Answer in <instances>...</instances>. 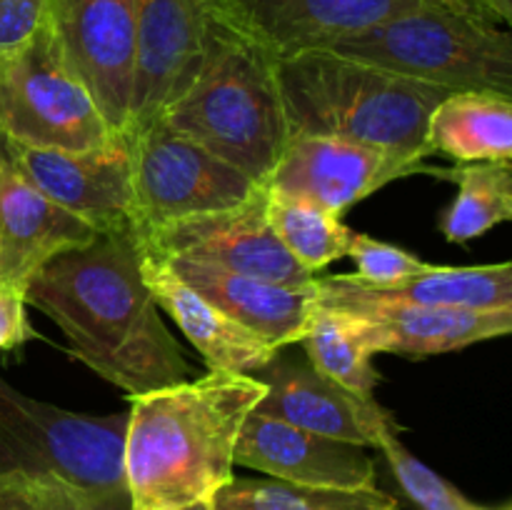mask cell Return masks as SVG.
Listing matches in <instances>:
<instances>
[{
	"instance_id": "8fae6325",
	"label": "cell",
	"mask_w": 512,
	"mask_h": 510,
	"mask_svg": "<svg viewBox=\"0 0 512 510\" xmlns=\"http://www.w3.org/2000/svg\"><path fill=\"white\" fill-rule=\"evenodd\" d=\"M8 163L55 205L98 230L100 235L130 230L133 183L125 135L105 148L55 150L0 140Z\"/></svg>"
},
{
	"instance_id": "8992f818",
	"label": "cell",
	"mask_w": 512,
	"mask_h": 510,
	"mask_svg": "<svg viewBox=\"0 0 512 510\" xmlns=\"http://www.w3.org/2000/svg\"><path fill=\"white\" fill-rule=\"evenodd\" d=\"M120 138L65 58L48 18L0 53V140L28 148L95 150Z\"/></svg>"
},
{
	"instance_id": "1f68e13d",
	"label": "cell",
	"mask_w": 512,
	"mask_h": 510,
	"mask_svg": "<svg viewBox=\"0 0 512 510\" xmlns=\"http://www.w3.org/2000/svg\"><path fill=\"white\" fill-rule=\"evenodd\" d=\"M5 165V150H3V143H0V168Z\"/></svg>"
},
{
	"instance_id": "ffe728a7",
	"label": "cell",
	"mask_w": 512,
	"mask_h": 510,
	"mask_svg": "<svg viewBox=\"0 0 512 510\" xmlns=\"http://www.w3.org/2000/svg\"><path fill=\"white\" fill-rule=\"evenodd\" d=\"M428 150L458 163L512 160V100L495 90H455L428 118Z\"/></svg>"
},
{
	"instance_id": "3957f363",
	"label": "cell",
	"mask_w": 512,
	"mask_h": 510,
	"mask_svg": "<svg viewBox=\"0 0 512 510\" xmlns=\"http://www.w3.org/2000/svg\"><path fill=\"white\" fill-rule=\"evenodd\" d=\"M275 80L290 135L353 140L418 163L430 155V113L450 93L333 50L275 58Z\"/></svg>"
},
{
	"instance_id": "5b68a950",
	"label": "cell",
	"mask_w": 512,
	"mask_h": 510,
	"mask_svg": "<svg viewBox=\"0 0 512 510\" xmlns=\"http://www.w3.org/2000/svg\"><path fill=\"white\" fill-rule=\"evenodd\" d=\"M320 50L450 90L512 95L510 28L445 0H423L358 35Z\"/></svg>"
},
{
	"instance_id": "4dcf8cb0",
	"label": "cell",
	"mask_w": 512,
	"mask_h": 510,
	"mask_svg": "<svg viewBox=\"0 0 512 510\" xmlns=\"http://www.w3.org/2000/svg\"><path fill=\"white\" fill-rule=\"evenodd\" d=\"M178 510H215V505H213V500H203V503L185 505V508H178Z\"/></svg>"
},
{
	"instance_id": "7c38bea8",
	"label": "cell",
	"mask_w": 512,
	"mask_h": 510,
	"mask_svg": "<svg viewBox=\"0 0 512 510\" xmlns=\"http://www.w3.org/2000/svg\"><path fill=\"white\" fill-rule=\"evenodd\" d=\"M415 173H435V168L353 140L290 135L265 185L340 218L368 195Z\"/></svg>"
},
{
	"instance_id": "52a82bcc",
	"label": "cell",
	"mask_w": 512,
	"mask_h": 510,
	"mask_svg": "<svg viewBox=\"0 0 512 510\" xmlns=\"http://www.w3.org/2000/svg\"><path fill=\"white\" fill-rule=\"evenodd\" d=\"M123 135L130 153L133 235L188 215L235 208L263 188L158 118L130 125Z\"/></svg>"
},
{
	"instance_id": "484cf974",
	"label": "cell",
	"mask_w": 512,
	"mask_h": 510,
	"mask_svg": "<svg viewBox=\"0 0 512 510\" xmlns=\"http://www.w3.org/2000/svg\"><path fill=\"white\" fill-rule=\"evenodd\" d=\"M0 510H130V500L93 493L58 475L0 470Z\"/></svg>"
},
{
	"instance_id": "30bf717a",
	"label": "cell",
	"mask_w": 512,
	"mask_h": 510,
	"mask_svg": "<svg viewBox=\"0 0 512 510\" xmlns=\"http://www.w3.org/2000/svg\"><path fill=\"white\" fill-rule=\"evenodd\" d=\"M48 23L103 118L125 133L135 78V0H48Z\"/></svg>"
},
{
	"instance_id": "5bb4252c",
	"label": "cell",
	"mask_w": 512,
	"mask_h": 510,
	"mask_svg": "<svg viewBox=\"0 0 512 510\" xmlns=\"http://www.w3.org/2000/svg\"><path fill=\"white\" fill-rule=\"evenodd\" d=\"M255 378L265 385L255 413L363 448H378L385 438L400 433L395 415L373 395L350 393L320 375L308 360L288 358L283 350Z\"/></svg>"
},
{
	"instance_id": "7402d4cb",
	"label": "cell",
	"mask_w": 512,
	"mask_h": 510,
	"mask_svg": "<svg viewBox=\"0 0 512 510\" xmlns=\"http://www.w3.org/2000/svg\"><path fill=\"white\" fill-rule=\"evenodd\" d=\"M433 175H445L458 185V195L440 215L448 243L465 245L512 218V160L460 163L435 168Z\"/></svg>"
},
{
	"instance_id": "ac0fdd59",
	"label": "cell",
	"mask_w": 512,
	"mask_h": 510,
	"mask_svg": "<svg viewBox=\"0 0 512 510\" xmlns=\"http://www.w3.org/2000/svg\"><path fill=\"white\" fill-rule=\"evenodd\" d=\"M140 273L158 308L173 318L208 370L255 375L280 353L268 340L208 303L165 260L140 250Z\"/></svg>"
},
{
	"instance_id": "f1b7e54d",
	"label": "cell",
	"mask_w": 512,
	"mask_h": 510,
	"mask_svg": "<svg viewBox=\"0 0 512 510\" xmlns=\"http://www.w3.org/2000/svg\"><path fill=\"white\" fill-rule=\"evenodd\" d=\"M48 18V0H0V53L28 40Z\"/></svg>"
},
{
	"instance_id": "cb8c5ba5",
	"label": "cell",
	"mask_w": 512,
	"mask_h": 510,
	"mask_svg": "<svg viewBox=\"0 0 512 510\" xmlns=\"http://www.w3.org/2000/svg\"><path fill=\"white\" fill-rule=\"evenodd\" d=\"M215 510H400L375 488H313L283 480L233 478L213 495Z\"/></svg>"
},
{
	"instance_id": "2e32d148",
	"label": "cell",
	"mask_w": 512,
	"mask_h": 510,
	"mask_svg": "<svg viewBox=\"0 0 512 510\" xmlns=\"http://www.w3.org/2000/svg\"><path fill=\"white\" fill-rule=\"evenodd\" d=\"M233 463L273 480L313 488H375L378 468L368 448L325 438L263 413H248Z\"/></svg>"
},
{
	"instance_id": "d6986e66",
	"label": "cell",
	"mask_w": 512,
	"mask_h": 510,
	"mask_svg": "<svg viewBox=\"0 0 512 510\" xmlns=\"http://www.w3.org/2000/svg\"><path fill=\"white\" fill-rule=\"evenodd\" d=\"M165 263L208 303L268 340L273 348L283 350L303 338L315 300V280L308 285H280L193 260Z\"/></svg>"
},
{
	"instance_id": "9c48e42d",
	"label": "cell",
	"mask_w": 512,
	"mask_h": 510,
	"mask_svg": "<svg viewBox=\"0 0 512 510\" xmlns=\"http://www.w3.org/2000/svg\"><path fill=\"white\" fill-rule=\"evenodd\" d=\"M140 250L163 260H193L280 285H308V273L275 238L265 218V188L243 205L188 215L135 233Z\"/></svg>"
},
{
	"instance_id": "f546056e",
	"label": "cell",
	"mask_w": 512,
	"mask_h": 510,
	"mask_svg": "<svg viewBox=\"0 0 512 510\" xmlns=\"http://www.w3.org/2000/svg\"><path fill=\"white\" fill-rule=\"evenodd\" d=\"M25 298L10 290H0V353L35 338V330L25 315Z\"/></svg>"
},
{
	"instance_id": "4fadbf2b",
	"label": "cell",
	"mask_w": 512,
	"mask_h": 510,
	"mask_svg": "<svg viewBox=\"0 0 512 510\" xmlns=\"http://www.w3.org/2000/svg\"><path fill=\"white\" fill-rule=\"evenodd\" d=\"M420 3L423 0H205V8L270 58H288L328 48Z\"/></svg>"
},
{
	"instance_id": "83f0119b",
	"label": "cell",
	"mask_w": 512,
	"mask_h": 510,
	"mask_svg": "<svg viewBox=\"0 0 512 510\" xmlns=\"http://www.w3.org/2000/svg\"><path fill=\"white\" fill-rule=\"evenodd\" d=\"M345 258L355 263L353 278L360 280L363 285H373V288H388V285L403 283V280L420 275L430 265L415 253H410V250L375 240L370 235L358 233V230H353V235H350Z\"/></svg>"
},
{
	"instance_id": "d4e9b609",
	"label": "cell",
	"mask_w": 512,
	"mask_h": 510,
	"mask_svg": "<svg viewBox=\"0 0 512 510\" xmlns=\"http://www.w3.org/2000/svg\"><path fill=\"white\" fill-rule=\"evenodd\" d=\"M265 188V218L275 238L285 250L303 265L308 273L318 275L335 260L348 255L353 230L340 223V218L325 213L318 205L295 195Z\"/></svg>"
},
{
	"instance_id": "603a6c76",
	"label": "cell",
	"mask_w": 512,
	"mask_h": 510,
	"mask_svg": "<svg viewBox=\"0 0 512 510\" xmlns=\"http://www.w3.org/2000/svg\"><path fill=\"white\" fill-rule=\"evenodd\" d=\"M300 343L308 355V363L320 375L350 393L373 395L380 375L373 365L375 353L370 350L363 325L355 315L313 300Z\"/></svg>"
},
{
	"instance_id": "7a4b0ae2",
	"label": "cell",
	"mask_w": 512,
	"mask_h": 510,
	"mask_svg": "<svg viewBox=\"0 0 512 510\" xmlns=\"http://www.w3.org/2000/svg\"><path fill=\"white\" fill-rule=\"evenodd\" d=\"M255 375L215 373L130 400L123 478L130 510H178L213 500L233 475V450L263 398Z\"/></svg>"
},
{
	"instance_id": "e0dca14e",
	"label": "cell",
	"mask_w": 512,
	"mask_h": 510,
	"mask_svg": "<svg viewBox=\"0 0 512 510\" xmlns=\"http://www.w3.org/2000/svg\"><path fill=\"white\" fill-rule=\"evenodd\" d=\"M78 215L33 188L5 158L0 168V290L25 298L30 280L53 258L98 238Z\"/></svg>"
},
{
	"instance_id": "277c9868",
	"label": "cell",
	"mask_w": 512,
	"mask_h": 510,
	"mask_svg": "<svg viewBox=\"0 0 512 510\" xmlns=\"http://www.w3.org/2000/svg\"><path fill=\"white\" fill-rule=\"evenodd\" d=\"M158 120L258 185H265L290 138L275 58L215 18L193 80Z\"/></svg>"
},
{
	"instance_id": "ba28073f",
	"label": "cell",
	"mask_w": 512,
	"mask_h": 510,
	"mask_svg": "<svg viewBox=\"0 0 512 510\" xmlns=\"http://www.w3.org/2000/svg\"><path fill=\"white\" fill-rule=\"evenodd\" d=\"M315 303L345 310L360 320L370 350L423 358L463 350L512 330V310L430 308L368 293L353 273L315 278Z\"/></svg>"
},
{
	"instance_id": "6da1fadb",
	"label": "cell",
	"mask_w": 512,
	"mask_h": 510,
	"mask_svg": "<svg viewBox=\"0 0 512 510\" xmlns=\"http://www.w3.org/2000/svg\"><path fill=\"white\" fill-rule=\"evenodd\" d=\"M25 305L53 320L70 353L128 398L190 380L188 360L140 273L130 230L50 260L30 280Z\"/></svg>"
},
{
	"instance_id": "4316f807",
	"label": "cell",
	"mask_w": 512,
	"mask_h": 510,
	"mask_svg": "<svg viewBox=\"0 0 512 510\" xmlns=\"http://www.w3.org/2000/svg\"><path fill=\"white\" fill-rule=\"evenodd\" d=\"M378 450L383 453L398 488L418 510H512L510 505H483L470 500L463 490L410 453L398 435L385 438Z\"/></svg>"
},
{
	"instance_id": "9a60e30c",
	"label": "cell",
	"mask_w": 512,
	"mask_h": 510,
	"mask_svg": "<svg viewBox=\"0 0 512 510\" xmlns=\"http://www.w3.org/2000/svg\"><path fill=\"white\" fill-rule=\"evenodd\" d=\"M205 0H135V78L130 125L163 113L193 80L210 33Z\"/></svg>"
},
{
	"instance_id": "44dd1931",
	"label": "cell",
	"mask_w": 512,
	"mask_h": 510,
	"mask_svg": "<svg viewBox=\"0 0 512 510\" xmlns=\"http://www.w3.org/2000/svg\"><path fill=\"white\" fill-rule=\"evenodd\" d=\"M363 288L378 298L430 305V308L512 310V265L495 263L468 265V268L428 265L423 273L398 285L388 288L363 285Z\"/></svg>"
}]
</instances>
